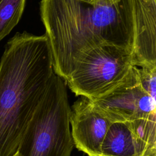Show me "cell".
I'll return each mask as SVG.
<instances>
[{
  "mask_svg": "<svg viewBox=\"0 0 156 156\" xmlns=\"http://www.w3.org/2000/svg\"><path fill=\"white\" fill-rule=\"evenodd\" d=\"M40 15L54 72L65 81L90 48L111 44L132 51L130 0H41Z\"/></svg>",
  "mask_w": 156,
  "mask_h": 156,
  "instance_id": "cell-1",
  "label": "cell"
},
{
  "mask_svg": "<svg viewBox=\"0 0 156 156\" xmlns=\"http://www.w3.org/2000/svg\"><path fill=\"white\" fill-rule=\"evenodd\" d=\"M55 74L46 34H16L0 62V156H13Z\"/></svg>",
  "mask_w": 156,
  "mask_h": 156,
  "instance_id": "cell-2",
  "label": "cell"
},
{
  "mask_svg": "<svg viewBox=\"0 0 156 156\" xmlns=\"http://www.w3.org/2000/svg\"><path fill=\"white\" fill-rule=\"evenodd\" d=\"M70 114L65 83L55 73L25 130L18 156H71Z\"/></svg>",
  "mask_w": 156,
  "mask_h": 156,
  "instance_id": "cell-3",
  "label": "cell"
},
{
  "mask_svg": "<svg viewBox=\"0 0 156 156\" xmlns=\"http://www.w3.org/2000/svg\"><path fill=\"white\" fill-rule=\"evenodd\" d=\"M132 66L130 49L103 44L79 56L65 82L76 96L93 100L117 86Z\"/></svg>",
  "mask_w": 156,
  "mask_h": 156,
  "instance_id": "cell-4",
  "label": "cell"
},
{
  "mask_svg": "<svg viewBox=\"0 0 156 156\" xmlns=\"http://www.w3.org/2000/svg\"><path fill=\"white\" fill-rule=\"evenodd\" d=\"M90 101L112 123L156 116V99L141 87L138 67L133 65L117 86L103 96Z\"/></svg>",
  "mask_w": 156,
  "mask_h": 156,
  "instance_id": "cell-5",
  "label": "cell"
},
{
  "mask_svg": "<svg viewBox=\"0 0 156 156\" xmlns=\"http://www.w3.org/2000/svg\"><path fill=\"white\" fill-rule=\"evenodd\" d=\"M71 133L74 146L88 156H101V145L112 122L86 97L71 107Z\"/></svg>",
  "mask_w": 156,
  "mask_h": 156,
  "instance_id": "cell-6",
  "label": "cell"
},
{
  "mask_svg": "<svg viewBox=\"0 0 156 156\" xmlns=\"http://www.w3.org/2000/svg\"><path fill=\"white\" fill-rule=\"evenodd\" d=\"M132 13V64L156 67V0H130Z\"/></svg>",
  "mask_w": 156,
  "mask_h": 156,
  "instance_id": "cell-7",
  "label": "cell"
},
{
  "mask_svg": "<svg viewBox=\"0 0 156 156\" xmlns=\"http://www.w3.org/2000/svg\"><path fill=\"white\" fill-rule=\"evenodd\" d=\"M101 156H146L128 124H110L101 145Z\"/></svg>",
  "mask_w": 156,
  "mask_h": 156,
  "instance_id": "cell-8",
  "label": "cell"
},
{
  "mask_svg": "<svg viewBox=\"0 0 156 156\" xmlns=\"http://www.w3.org/2000/svg\"><path fill=\"white\" fill-rule=\"evenodd\" d=\"M26 0H0V41L18 23Z\"/></svg>",
  "mask_w": 156,
  "mask_h": 156,
  "instance_id": "cell-9",
  "label": "cell"
},
{
  "mask_svg": "<svg viewBox=\"0 0 156 156\" xmlns=\"http://www.w3.org/2000/svg\"><path fill=\"white\" fill-rule=\"evenodd\" d=\"M140 82L144 91L154 99L156 97V67H138Z\"/></svg>",
  "mask_w": 156,
  "mask_h": 156,
  "instance_id": "cell-10",
  "label": "cell"
},
{
  "mask_svg": "<svg viewBox=\"0 0 156 156\" xmlns=\"http://www.w3.org/2000/svg\"><path fill=\"white\" fill-rule=\"evenodd\" d=\"M13 156H18V153H16L15 155H14Z\"/></svg>",
  "mask_w": 156,
  "mask_h": 156,
  "instance_id": "cell-11",
  "label": "cell"
}]
</instances>
